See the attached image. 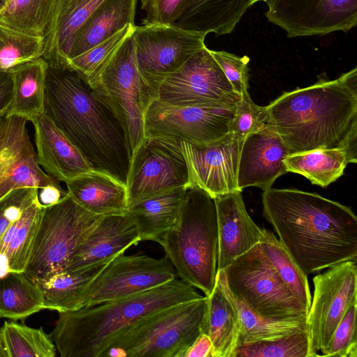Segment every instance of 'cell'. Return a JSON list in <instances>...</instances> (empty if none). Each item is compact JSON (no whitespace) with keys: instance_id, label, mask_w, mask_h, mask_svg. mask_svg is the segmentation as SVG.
I'll return each mask as SVG.
<instances>
[{"instance_id":"1","label":"cell","mask_w":357,"mask_h":357,"mask_svg":"<svg viewBox=\"0 0 357 357\" xmlns=\"http://www.w3.org/2000/svg\"><path fill=\"white\" fill-rule=\"evenodd\" d=\"M263 215L307 276L357 258V218L340 202L294 188L261 194Z\"/></svg>"},{"instance_id":"2","label":"cell","mask_w":357,"mask_h":357,"mask_svg":"<svg viewBox=\"0 0 357 357\" xmlns=\"http://www.w3.org/2000/svg\"><path fill=\"white\" fill-rule=\"evenodd\" d=\"M45 114L92 169L126 185L132 155L125 127L108 101L68 65L47 66Z\"/></svg>"},{"instance_id":"3","label":"cell","mask_w":357,"mask_h":357,"mask_svg":"<svg viewBox=\"0 0 357 357\" xmlns=\"http://www.w3.org/2000/svg\"><path fill=\"white\" fill-rule=\"evenodd\" d=\"M271 125L291 153L342 148L357 130V68L284 92L266 106Z\"/></svg>"},{"instance_id":"4","label":"cell","mask_w":357,"mask_h":357,"mask_svg":"<svg viewBox=\"0 0 357 357\" xmlns=\"http://www.w3.org/2000/svg\"><path fill=\"white\" fill-rule=\"evenodd\" d=\"M202 296L175 278L139 294L59 312L50 335L61 357H100L114 337L145 317Z\"/></svg>"},{"instance_id":"5","label":"cell","mask_w":357,"mask_h":357,"mask_svg":"<svg viewBox=\"0 0 357 357\" xmlns=\"http://www.w3.org/2000/svg\"><path fill=\"white\" fill-rule=\"evenodd\" d=\"M177 275L205 296L216 283L218 230L214 198L199 187L186 186L179 222L157 241Z\"/></svg>"},{"instance_id":"6","label":"cell","mask_w":357,"mask_h":357,"mask_svg":"<svg viewBox=\"0 0 357 357\" xmlns=\"http://www.w3.org/2000/svg\"><path fill=\"white\" fill-rule=\"evenodd\" d=\"M207 296L151 314L114 337L100 357H184L202 333Z\"/></svg>"},{"instance_id":"7","label":"cell","mask_w":357,"mask_h":357,"mask_svg":"<svg viewBox=\"0 0 357 357\" xmlns=\"http://www.w3.org/2000/svg\"><path fill=\"white\" fill-rule=\"evenodd\" d=\"M103 216L79 206L68 192L56 204L44 206L24 273L35 282L63 272Z\"/></svg>"},{"instance_id":"8","label":"cell","mask_w":357,"mask_h":357,"mask_svg":"<svg viewBox=\"0 0 357 357\" xmlns=\"http://www.w3.org/2000/svg\"><path fill=\"white\" fill-rule=\"evenodd\" d=\"M222 271L230 291L261 315L274 319L307 317V310L282 281L260 243Z\"/></svg>"},{"instance_id":"9","label":"cell","mask_w":357,"mask_h":357,"mask_svg":"<svg viewBox=\"0 0 357 357\" xmlns=\"http://www.w3.org/2000/svg\"><path fill=\"white\" fill-rule=\"evenodd\" d=\"M131 36L91 86L108 101L120 118L132 155L144 138V115L153 97L139 69Z\"/></svg>"},{"instance_id":"10","label":"cell","mask_w":357,"mask_h":357,"mask_svg":"<svg viewBox=\"0 0 357 357\" xmlns=\"http://www.w3.org/2000/svg\"><path fill=\"white\" fill-rule=\"evenodd\" d=\"M149 86L153 98L172 106L235 105L240 99L206 46Z\"/></svg>"},{"instance_id":"11","label":"cell","mask_w":357,"mask_h":357,"mask_svg":"<svg viewBox=\"0 0 357 357\" xmlns=\"http://www.w3.org/2000/svg\"><path fill=\"white\" fill-rule=\"evenodd\" d=\"M181 142L169 137L144 138L131 158L126 183L128 204L190 185Z\"/></svg>"},{"instance_id":"12","label":"cell","mask_w":357,"mask_h":357,"mask_svg":"<svg viewBox=\"0 0 357 357\" xmlns=\"http://www.w3.org/2000/svg\"><path fill=\"white\" fill-rule=\"evenodd\" d=\"M235 105L172 106L152 98L144 115L146 137H169L192 143L217 140L229 132Z\"/></svg>"},{"instance_id":"13","label":"cell","mask_w":357,"mask_h":357,"mask_svg":"<svg viewBox=\"0 0 357 357\" xmlns=\"http://www.w3.org/2000/svg\"><path fill=\"white\" fill-rule=\"evenodd\" d=\"M314 294L307 314L313 356L326 347L345 312L357 302L356 260L338 263L313 278Z\"/></svg>"},{"instance_id":"14","label":"cell","mask_w":357,"mask_h":357,"mask_svg":"<svg viewBox=\"0 0 357 357\" xmlns=\"http://www.w3.org/2000/svg\"><path fill=\"white\" fill-rule=\"evenodd\" d=\"M176 271L165 256L116 255L95 278L85 291L79 309L120 299L155 288L176 278Z\"/></svg>"},{"instance_id":"15","label":"cell","mask_w":357,"mask_h":357,"mask_svg":"<svg viewBox=\"0 0 357 357\" xmlns=\"http://www.w3.org/2000/svg\"><path fill=\"white\" fill-rule=\"evenodd\" d=\"M271 23L289 38L347 33L357 25V0H264Z\"/></svg>"},{"instance_id":"16","label":"cell","mask_w":357,"mask_h":357,"mask_svg":"<svg viewBox=\"0 0 357 357\" xmlns=\"http://www.w3.org/2000/svg\"><path fill=\"white\" fill-rule=\"evenodd\" d=\"M131 36L139 69L149 86L204 47L206 35L175 24H142L135 26Z\"/></svg>"},{"instance_id":"17","label":"cell","mask_w":357,"mask_h":357,"mask_svg":"<svg viewBox=\"0 0 357 357\" xmlns=\"http://www.w3.org/2000/svg\"><path fill=\"white\" fill-rule=\"evenodd\" d=\"M243 141L231 132L208 142L181 141L190 185L199 187L213 198L240 190L237 175Z\"/></svg>"},{"instance_id":"18","label":"cell","mask_w":357,"mask_h":357,"mask_svg":"<svg viewBox=\"0 0 357 357\" xmlns=\"http://www.w3.org/2000/svg\"><path fill=\"white\" fill-rule=\"evenodd\" d=\"M26 122L16 115L0 117V199L20 188L60 185L38 165Z\"/></svg>"},{"instance_id":"19","label":"cell","mask_w":357,"mask_h":357,"mask_svg":"<svg viewBox=\"0 0 357 357\" xmlns=\"http://www.w3.org/2000/svg\"><path fill=\"white\" fill-rule=\"evenodd\" d=\"M289 154V149L271 125L246 136L239 157L238 189L272 188L278 177L288 172L284 159Z\"/></svg>"},{"instance_id":"20","label":"cell","mask_w":357,"mask_h":357,"mask_svg":"<svg viewBox=\"0 0 357 357\" xmlns=\"http://www.w3.org/2000/svg\"><path fill=\"white\" fill-rule=\"evenodd\" d=\"M241 192L214 197L218 230V271L260 243L263 238V229L249 215Z\"/></svg>"},{"instance_id":"21","label":"cell","mask_w":357,"mask_h":357,"mask_svg":"<svg viewBox=\"0 0 357 357\" xmlns=\"http://www.w3.org/2000/svg\"><path fill=\"white\" fill-rule=\"evenodd\" d=\"M139 241L138 229L126 213L104 215L79 244L63 272L116 257Z\"/></svg>"},{"instance_id":"22","label":"cell","mask_w":357,"mask_h":357,"mask_svg":"<svg viewBox=\"0 0 357 357\" xmlns=\"http://www.w3.org/2000/svg\"><path fill=\"white\" fill-rule=\"evenodd\" d=\"M31 122L35 129L37 161L47 174L66 183L92 169L78 149L45 113Z\"/></svg>"},{"instance_id":"23","label":"cell","mask_w":357,"mask_h":357,"mask_svg":"<svg viewBox=\"0 0 357 357\" xmlns=\"http://www.w3.org/2000/svg\"><path fill=\"white\" fill-rule=\"evenodd\" d=\"M105 0H57L44 35L43 57L49 65L65 66L75 38Z\"/></svg>"},{"instance_id":"24","label":"cell","mask_w":357,"mask_h":357,"mask_svg":"<svg viewBox=\"0 0 357 357\" xmlns=\"http://www.w3.org/2000/svg\"><path fill=\"white\" fill-rule=\"evenodd\" d=\"M65 183L75 202L93 213L124 214L128 209L126 185L107 172L91 169Z\"/></svg>"},{"instance_id":"25","label":"cell","mask_w":357,"mask_h":357,"mask_svg":"<svg viewBox=\"0 0 357 357\" xmlns=\"http://www.w3.org/2000/svg\"><path fill=\"white\" fill-rule=\"evenodd\" d=\"M185 189L175 188L128 204L126 214L137 226L141 241L157 242L178 226Z\"/></svg>"},{"instance_id":"26","label":"cell","mask_w":357,"mask_h":357,"mask_svg":"<svg viewBox=\"0 0 357 357\" xmlns=\"http://www.w3.org/2000/svg\"><path fill=\"white\" fill-rule=\"evenodd\" d=\"M252 5L251 0H188L174 24L205 35L229 34Z\"/></svg>"},{"instance_id":"27","label":"cell","mask_w":357,"mask_h":357,"mask_svg":"<svg viewBox=\"0 0 357 357\" xmlns=\"http://www.w3.org/2000/svg\"><path fill=\"white\" fill-rule=\"evenodd\" d=\"M137 2L138 0H105L77 32L68 60L85 52L126 26L135 25Z\"/></svg>"},{"instance_id":"28","label":"cell","mask_w":357,"mask_h":357,"mask_svg":"<svg viewBox=\"0 0 357 357\" xmlns=\"http://www.w3.org/2000/svg\"><path fill=\"white\" fill-rule=\"evenodd\" d=\"M207 298L202 333L211 340L213 357H234L240 336L237 311L217 282Z\"/></svg>"},{"instance_id":"29","label":"cell","mask_w":357,"mask_h":357,"mask_svg":"<svg viewBox=\"0 0 357 357\" xmlns=\"http://www.w3.org/2000/svg\"><path fill=\"white\" fill-rule=\"evenodd\" d=\"M114 257L35 281L43 294L44 308L58 312L79 309L80 301L90 284Z\"/></svg>"},{"instance_id":"30","label":"cell","mask_w":357,"mask_h":357,"mask_svg":"<svg viewBox=\"0 0 357 357\" xmlns=\"http://www.w3.org/2000/svg\"><path fill=\"white\" fill-rule=\"evenodd\" d=\"M43 57L24 63L8 70L13 93L6 115H16L31 121L45 113L46 70Z\"/></svg>"},{"instance_id":"31","label":"cell","mask_w":357,"mask_h":357,"mask_svg":"<svg viewBox=\"0 0 357 357\" xmlns=\"http://www.w3.org/2000/svg\"><path fill=\"white\" fill-rule=\"evenodd\" d=\"M216 282L235 307L240 321L239 346L275 340L307 328V317L289 319H271L255 312L229 289L222 271H218Z\"/></svg>"},{"instance_id":"32","label":"cell","mask_w":357,"mask_h":357,"mask_svg":"<svg viewBox=\"0 0 357 357\" xmlns=\"http://www.w3.org/2000/svg\"><path fill=\"white\" fill-rule=\"evenodd\" d=\"M350 163L342 148H321L289 154L284 159L288 172L303 176L311 183L326 188L344 174Z\"/></svg>"},{"instance_id":"33","label":"cell","mask_w":357,"mask_h":357,"mask_svg":"<svg viewBox=\"0 0 357 357\" xmlns=\"http://www.w3.org/2000/svg\"><path fill=\"white\" fill-rule=\"evenodd\" d=\"M43 294L24 272L10 271L0 277V317L24 321L44 310Z\"/></svg>"},{"instance_id":"34","label":"cell","mask_w":357,"mask_h":357,"mask_svg":"<svg viewBox=\"0 0 357 357\" xmlns=\"http://www.w3.org/2000/svg\"><path fill=\"white\" fill-rule=\"evenodd\" d=\"M1 357H54L56 346L42 327L5 321L0 328Z\"/></svg>"},{"instance_id":"35","label":"cell","mask_w":357,"mask_h":357,"mask_svg":"<svg viewBox=\"0 0 357 357\" xmlns=\"http://www.w3.org/2000/svg\"><path fill=\"white\" fill-rule=\"evenodd\" d=\"M57 0H10L0 9V25L44 36Z\"/></svg>"},{"instance_id":"36","label":"cell","mask_w":357,"mask_h":357,"mask_svg":"<svg viewBox=\"0 0 357 357\" xmlns=\"http://www.w3.org/2000/svg\"><path fill=\"white\" fill-rule=\"evenodd\" d=\"M260 244L282 281L308 312L312 296L307 276L272 231L263 229V238Z\"/></svg>"},{"instance_id":"37","label":"cell","mask_w":357,"mask_h":357,"mask_svg":"<svg viewBox=\"0 0 357 357\" xmlns=\"http://www.w3.org/2000/svg\"><path fill=\"white\" fill-rule=\"evenodd\" d=\"M135 26H126L85 52L70 59L66 65L79 73L91 85L132 34Z\"/></svg>"},{"instance_id":"38","label":"cell","mask_w":357,"mask_h":357,"mask_svg":"<svg viewBox=\"0 0 357 357\" xmlns=\"http://www.w3.org/2000/svg\"><path fill=\"white\" fill-rule=\"evenodd\" d=\"M43 207L37 197L21 214L20 225L5 253L10 271L24 272L30 258Z\"/></svg>"},{"instance_id":"39","label":"cell","mask_w":357,"mask_h":357,"mask_svg":"<svg viewBox=\"0 0 357 357\" xmlns=\"http://www.w3.org/2000/svg\"><path fill=\"white\" fill-rule=\"evenodd\" d=\"M44 36L26 34L0 25V69L8 71L43 57Z\"/></svg>"},{"instance_id":"40","label":"cell","mask_w":357,"mask_h":357,"mask_svg":"<svg viewBox=\"0 0 357 357\" xmlns=\"http://www.w3.org/2000/svg\"><path fill=\"white\" fill-rule=\"evenodd\" d=\"M234 357H314L307 328L266 342L239 346Z\"/></svg>"},{"instance_id":"41","label":"cell","mask_w":357,"mask_h":357,"mask_svg":"<svg viewBox=\"0 0 357 357\" xmlns=\"http://www.w3.org/2000/svg\"><path fill=\"white\" fill-rule=\"evenodd\" d=\"M268 125L270 119L266 107L256 105L248 92L243 94L235 105L229 132L245 139L248 135L258 132Z\"/></svg>"},{"instance_id":"42","label":"cell","mask_w":357,"mask_h":357,"mask_svg":"<svg viewBox=\"0 0 357 357\" xmlns=\"http://www.w3.org/2000/svg\"><path fill=\"white\" fill-rule=\"evenodd\" d=\"M356 312L357 302H355L337 326L326 347L321 351L322 356L357 357Z\"/></svg>"},{"instance_id":"43","label":"cell","mask_w":357,"mask_h":357,"mask_svg":"<svg viewBox=\"0 0 357 357\" xmlns=\"http://www.w3.org/2000/svg\"><path fill=\"white\" fill-rule=\"evenodd\" d=\"M234 91L241 97L248 92L250 59L247 56H239L226 51L209 50Z\"/></svg>"},{"instance_id":"44","label":"cell","mask_w":357,"mask_h":357,"mask_svg":"<svg viewBox=\"0 0 357 357\" xmlns=\"http://www.w3.org/2000/svg\"><path fill=\"white\" fill-rule=\"evenodd\" d=\"M37 197L38 188L24 187L11 190L0 199V236Z\"/></svg>"},{"instance_id":"45","label":"cell","mask_w":357,"mask_h":357,"mask_svg":"<svg viewBox=\"0 0 357 357\" xmlns=\"http://www.w3.org/2000/svg\"><path fill=\"white\" fill-rule=\"evenodd\" d=\"M144 12L143 24H174L188 0H138Z\"/></svg>"},{"instance_id":"46","label":"cell","mask_w":357,"mask_h":357,"mask_svg":"<svg viewBox=\"0 0 357 357\" xmlns=\"http://www.w3.org/2000/svg\"><path fill=\"white\" fill-rule=\"evenodd\" d=\"M13 93V82L10 73L0 69V117L6 114Z\"/></svg>"},{"instance_id":"47","label":"cell","mask_w":357,"mask_h":357,"mask_svg":"<svg viewBox=\"0 0 357 357\" xmlns=\"http://www.w3.org/2000/svg\"><path fill=\"white\" fill-rule=\"evenodd\" d=\"M184 357H213V345L209 336L202 333L185 351Z\"/></svg>"},{"instance_id":"48","label":"cell","mask_w":357,"mask_h":357,"mask_svg":"<svg viewBox=\"0 0 357 357\" xmlns=\"http://www.w3.org/2000/svg\"><path fill=\"white\" fill-rule=\"evenodd\" d=\"M68 195L60 185H48L38 190V199L42 205L50 206L56 204Z\"/></svg>"},{"instance_id":"49","label":"cell","mask_w":357,"mask_h":357,"mask_svg":"<svg viewBox=\"0 0 357 357\" xmlns=\"http://www.w3.org/2000/svg\"><path fill=\"white\" fill-rule=\"evenodd\" d=\"M10 272L8 261L5 254H0V277Z\"/></svg>"},{"instance_id":"50","label":"cell","mask_w":357,"mask_h":357,"mask_svg":"<svg viewBox=\"0 0 357 357\" xmlns=\"http://www.w3.org/2000/svg\"><path fill=\"white\" fill-rule=\"evenodd\" d=\"M10 0H0V9H1L5 5H6Z\"/></svg>"},{"instance_id":"51","label":"cell","mask_w":357,"mask_h":357,"mask_svg":"<svg viewBox=\"0 0 357 357\" xmlns=\"http://www.w3.org/2000/svg\"><path fill=\"white\" fill-rule=\"evenodd\" d=\"M258 1H264V0H251V3L252 5Z\"/></svg>"},{"instance_id":"52","label":"cell","mask_w":357,"mask_h":357,"mask_svg":"<svg viewBox=\"0 0 357 357\" xmlns=\"http://www.w3.org/2000/svg\"><path fill=\"white\" fill-rule=\"evenodd\" d=\"M0 357H1V350H0Z\"/></svg>"}]
</instances>
